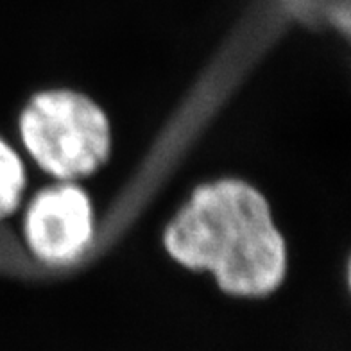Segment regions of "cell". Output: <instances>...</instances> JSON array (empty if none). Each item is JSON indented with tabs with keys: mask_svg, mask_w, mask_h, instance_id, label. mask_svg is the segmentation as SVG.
<instances>
[{
	"mask_svg": "<svg viewBox=\"0 0 351 351\" xmlns=\"http://www.w3.org/2000/svg\"><path fill=\"white\" fill-rule=\"evenodd\" d=\"M95 222L92 201L81 186L63 181L38 192L23 219V235L40 262L65 265L92 245Z\"/></svg>",
	"mask_w": 351,
	"mask_h": 351,
	"instance_id": "3957f363",
	"label": "cell"
},
{
	"mask_svg": "<svg viewBox=\"0 0 351 351\" xmlns=\"http://www.w3.org/2000/svg\"><path fill=\"white\" fill-rule=\"evenodd\" d=\"M25 190V167L10 143L0 138V219L19 210Z\"/></svg>",
	"mask_w": 351,
	"mask_h": 351,
	"instance_id": "277c9868",
	"label": "cell"
},
{
	"mask_svg": "<svg viewBox=\"0 0 351 351\" xmlns=\"http://www.w3.org/2000/svg\"><path fill=\"white\" fill-rule=\"evenodd\" d=\"M20 138L34 162L61 181L93 174L111 151L106 113L72 90L34 95L20 117Z\"/></svg>",
	"mask_w": 351,
	"mask_h": 351,
	"instance_id": "7a4b0ae2",
	"label": "cell"
},
{
	"mask_svg": "<svg viewBox=\"0 0 351 351\" xmlns=\"http://www.w3.org/2000/svg\"><path fill=\"white\" fill-rule=\"evenodd\" d=\"M163 241L176 262L208 271L230 296H267L287 273V245L269 203L241 180L197 186L169 222Z\"/></svg>",
	"mask_w": 351,
	"mask_h": 351,
	"instance_id": "6da1fadb",
	"label": "cell"
}]
</instances>
